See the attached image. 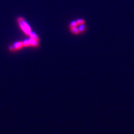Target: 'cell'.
Listing matches in <instances>:
<instances>
[{"label": "cell", "mask_w": 134, "mask_h": 134, "mask_svg": "<svg viewBox=\"0 0 134 134\" xmlns=\"http://www.w3.org/2000/svg\"><path fill=\"white\" fill-rule=\"evenodd\" d=\"M70 28V30L71 31V32H72L73 34L75 35H78L79 33H80L79 31L78 30V27H77V26L75 27H69Z\"/></svg>", "instance_id": "cell-4"}, {"label": "cell", "mask_w": 134, "mask_h": 134, "mask_svg": "<svg viewBox=\"0 0 134 134\" xmlns=\"http://www.w3.org/2000/svg\"><path fill=\"white\" fill-rule=\"evenodd\" d=\"M78 26V24L76 21H73L70 22L69 24V27H75Z\"/></svg>", "instance_id": "cell-9"}, {"label": "cell", "mask_w": 134, "mask_h": 134, "mask_svg": "<svg viewBox=\"0 0 134 134\" xmlns=\"http://www.w3.org/2000/svg\"><path fill=\"white\" fill-rule=\"evenodd\" d=\"M24 47L23 42V41H19L16 42L12 46H10V49L11 50H14V49H21Z\"/></svg>", "instance_id": "cell-2"}, {"label": "cell", "mask_w": 134, "mask_h": 134, "mask_svg": "<svg viewBox=\"0 0 134 134\" xmlns=\"http://www.w3.org/2000/svg\"><path fill=\"white\" fill-rule=\"evenodd\" d=\"M17 22H18L20 29L26 35H29L32 31L31 29L29 24L26 21L23 17L19 16L17 18Z\"/></svg>", "instance_id": "cell-1"}, {"label": "cell", "mask_w": 134, "mask_h": 134, "mask_svg": "<svg viewBox=\"0 0 134 134\" xmlns=\"http://www.w3.org/2000/svg\"><path fill=\"white\" fill-rule=\"evenodd\" d=\"M29 36L30 37V38L34 39V40H36V41H39V37H38V36L37 35V34H36L35 32L31 31V33L30 34V35H29Z\"/></svg>", "instance_id": "cell-3"}, {"label": "cell", "mask_w": 134, "mask_h": 134, "mask_svg": "<svg viewBox=\"0 0 134 134\" xmlns=\"http://www.w3.org/2000/svg\"><path fill=\"white\" fill-rule=\"evenodd\" d=\"M76 21L78 24V25H83L85 24V20H83L82 19H79L76 20Z\"/></svg>", "instance_id": "cell-7"}, {"label": "cell", "mask_w": 134, "mask_h": 134, "mask_svg": "<svg viewBox=\"0 0 134 134\" xmlns=\"http://www.w3.org/2000/svg\"><path fill=\"white\" fill-rule=\"evenodd\" d=\"M29 40H30V43L31 46L36 47L39 45V41H37L33 39H31V38H30Z\"/></svg>", "instance_id": "cell-5"}, {"label": "cell", "mask_w": 134, "mask_h": 134, "mask_svg": "<svg viewBox=\"0 0 134 134\" xmlns=\"http://www.w3.org/2000/svg\"><path fill=\"white\" fill-rule=\"evenodd\" d=\"M23 42V44H24V47H29V46L30 45V40L27 39V40H25Z\"/></svg>", "instance_id": "cell-8"}, {"label": "cell", "mask_w": 134, "mask_h": 134, "mask_svg": "<svg viewBox=\"0 0 134 134\" xmlns=\"http://www.w3.org/2000/svg\"><path fill=\"white\" fill-rule=\"evenodd\" d=\"M86 29V26L84 25V24L79 25V26L78 27V30H79V32H83L84 31H85Z\"/></svg>", "instance_id": "cell-6"}]
</instances>
